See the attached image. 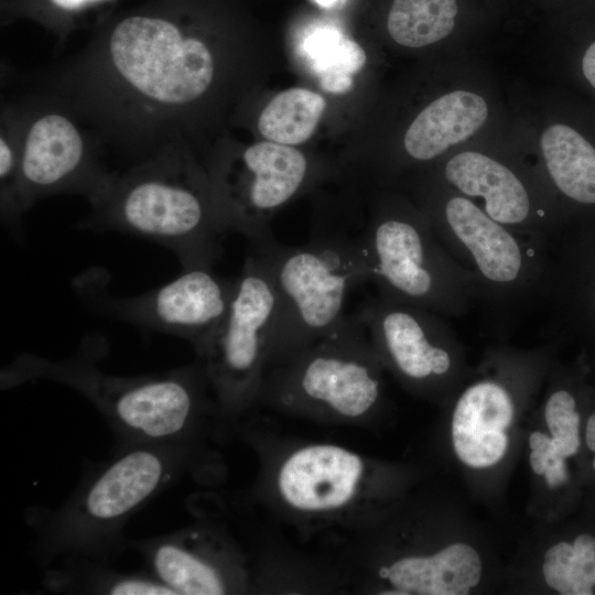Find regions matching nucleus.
I'll return each instance as SVG.
<instances>
[{
    "label": "nucleus",
    "mask_w": 595,
    "mask_h": 595,
    "mask_svg": "<svg viewBox=\"0 0 595 595\" xmlns=\"http://www.w3.org/2000/svg\"><path fill=\"white\" fill-rule=\"evenodd\" d=\"M100 335L84 338L61 359L21 353L2 368V390L47 380L79 393L101 414L117 445H204L220 441L217 403L203 363L159 372L116 375L99 367L107 354Z\"/></svg>",
    "instance_id": "1"
},
{
    "label": "nucleus",
    "mask_w": 595,
    "mask_h": 595,
    "mask_svg": "<svg viewBox=\"0 0 595 595\" xmlns=\"http://www.w3.org/2000/svg\"><path fill=\"white\" fill-rule=\"evenodd\" d=\"M209 459L204 445H116L62 505L25 510L33 559L42 569L67 556L112 563L130 548L128 521L184 476L199 478Z\"/></svg>",
    "instance_id": "2"
},
{
    "label": "nucleus",
    "mask_w": 595,
    "mask_h": 595,
    "mask_svg": "<svg viewBox=\"0 0 595 595\" xmlns=\"http://www.w3.org/2000/svg\"><path fill=\"white\" fill-rule=\"evenodd\" d=\"M204 183L180 149L166 150L110 172L88 198L90 212L78 226L155 242L172 251L182 269H213L228 231L213 187Z\"/></svg>",
    "instance_id": "3"
},
{
    "label": "nucleus",
    "mask_w": 595,
    "mask_h": 595,
    "mask_svg": "<svg viewBox=\"0 0 595 595\" xmlns=\"http://www.w3.org/2000/svg\"><path fill=\"white\" fill-rule=\"evenodd\" d=\"M425 215L451 257L469 274L475 304L502 336L549 292L551 249L493 219L462 194L447 195Z\"/></svg>",
    "instance_id": "4"
},
{
    "label": "nucleus",
    "mask_w": 595,
    "mask_h": 595,
    "mask_svg": "<svg viewBox=\"0 0 595 595\" xmlns=\"http://www.w3.org/2000/svg\"><path fill=\"white\" fill-rule=\"evenodd\" d=\"M249 248L266 260L277 295L268 368L331 334L345 316L348 293L370 282L361 234H315L296 247L274 238Z\"/></svg>",
    "instance_id": "5"
},
{
    "label": "nucleus",
    "mask_w": 595,
    "mask_h": 595,
    "mask_svg": "<svg viewBox=\"0 0 595 595\" xmlns=\"http://www.w3.org/2000/svg\"><path fill=\"white\" fill-rule=\"evenodd\" d=\"M382 364L357 313L327 336L268 368L259 402L337 421H363L385 400Z\"/></svg>",
    "instance_id": "6"
},
{
    "label": "nucleus",
    "mask_w": 595,
    "mask_h": 595,
    "mask_svg": "<svg viewBox=\"0 0 595 595\" xmlns=\"http://www.w3.org/2000/svg\"><path fill=\"white\" fill-rule=\"evenodd\" d=\"M554 342L532 349L497 346L448 399V436L458 463L491 470L509 455L519 414L547 380Z\"/></svg>",
    "instance_id": "7"
},
{
    "label": "nucleus",
    "mask_w": 595,
    "mask_h": 595,
    "mask_svg": "<svg viewBox=\"0 0 595 595\" xmlns=\"http://www.w3.org/2000/svg\"><path fill=\"white\" fill-rule=\"evenodd\" d=\"M361 236L379 296L444 317L464 316L475 305L469 274L444 248L425 215L385 209Z\"/></svg>",
    "instance_id": "8"
},
{
    "label": "nucleus",
    "mask_w": 595,
    "mask_h": 595,
    "mask_svg": "<svg viewBox=\"0 0 595 595\" xmlns=\"http://www.w3.org/2000/svg\"><path fill=\"white\" fill-rule=\"evenodd\" d=\"M275 311L266 260L249 248L230 307L204 354L196 357L212 386L223 440L259 402Z\"/></svg>",
    "instance_id": "9"
},
{
    "label": "nucleus",
    "mask_w": 595,
    "mask_h": 595,
    "mask_svg": "<svg viewBox=\"0 0 595 595\" xmlns=\"http://www.w3.org/2000/svg\"><path fill=\"white\" fill-rule=\"evenodd\" d=\"M382 364L412 393L448 401L470 374L444 316L381 296L356 312Z\"/></svg>",
    "instance_id": "10"
},
{
    "label": "nucleus",
    "mask_w": 595,
    "mask_h": 595,
    "mask_svg": "<svg viewBox=\"0 0 595 595\" xmlns=\"http://www.w3.org/2000/svg\"><path fill=\"white\" fill-rule=\"evenodd\" d=\"M237 277L210 268L183 269L165 284L137 295H115L91 272L75 288L85 304L104 316L186 340L196 357L204 354L232 302Z\"/></svg>",
    "instance_id": "11"
},
{
    "label": "nucleus",
    "mask_w": 595,
    "mask_h": 595,
    "mask_svg": "<svg viewBox=\"0 0 595 595\" xmlns=\"http://www.w3.org/2000/svg\"><path fill=\"white\" fill-rule=\"evenodd\" d=\"M130 549L174 595L239 594L250 585L241 549L226 530L206 520L130 540Z\"/></svg>",
    "instance_id": "12"
},
{
    "label": "nucleus",
    "mask_w": 595,
    "mask_h": 595,
    "mask_svg": "<svg viewBox=\"0 0 595 595\" xmlns=\"http://www.w3.org/2000/svg\"><path fill=\"white\" fill-rule=\"evenodd\" d=\"M240 164L234 178L215 180L213 193L227 231L261 245L275 238L269 217L302 188L309 162L300 150L268 140L246 148Z\"/></svg>",
    "instance_id": "13"
},
{
    "label": "nucleus",
    "mask_w": 595,
    "mask_h": 595,
    "mask_svg": "<svg viewBox=\"0 0 595 595\" xmlns=\"http://www.w3.org/2000/svg\"><path fill=\"white\" fill-rule=\"evenodd\" d=\"M20 196L28 210L37 201L62 193L91 197L110 172L66 110H44L19 139Z\"/></svg>",
    "instance_id": "14"
},
{
    "label": "nucleus",
    "mask_w": 595,
    "mask_h": 595,
    "mask_svg": "<svg viewBox=\"0 0 595 595\" xmlns=\"http://www.w3.org/2000/svg\"><path fill=\"white\" fill-rule=\"evenodd\" d=\"M374 476L371 464L346 447L313 443L290 452L273 477L284 507L296 515L332 518L358 507Z\"/></svg>",
    "instance_id": "15"
},
{
    "label": "nucleus",
    "mask_w": 595,
    "mask_h": 595,
    "mask_svg": "<svg viewBox=\"0 0 595 595\" xmlns=\"http://www.w3.org/2000/svg\"><path fill=\"white\" fill-rule=\"evenodd\" d=\"M443 176L462 195L482 198V208L502 225L549 249L561 240L556 217L536 204L526 182L507 164L477 151H464L447 160Z\"/></svg>",
    "instance_id": "16"
},
{
    "label": "nucleus",
    "mask_w": 595,
    "mask_h": 595,
    "mask_svg": "<svg viewBox=\"0 0 595 595\" xmlns=\"http://www.w3.org/2000/svg\"><path fill=\"white\" fill-rule=\"evenodd\" d=\"M484 574L482 552L456 538L380 562L375 571L376 591L385 595H468L479 587Z\"/></svg>",
    "instance_id": "17"
},
{
    "label": "nucleus",
    "mask_w": 595,
    "mask_h": 595,
    "mask_svg": "<svg viewBox=\"0 0 595 595\" xmlns=\"http://www.w3.org/2000/svg\"><path fill=\"white\" fill-rule=\"evenodd\" d=\"M550 379L539 408L541 424L527 437L528 463L531 472L550 490L569 480L567 459L581 445V414L572 389L561 376L549 369Z\"/></svg>",
    "instance_id": "18"
},
{
    "label": "nucleus",
    "mask_w": 595,
    "mask_h": 595,
    "mask_svg": "<svg viewBox=\"0 0 595 595\" xmlns=\"http://www.w3.org/2000/svg\"><path fill=\"white\" fill-rule=\"evenodd\" d=\"M485 99L467 90H455L426 106L405 132L403 144L416 161H431L451 145L467 140L486 122Z\"/></svg>",
    "instance_id": "19"
},
{
    "label": "nucleus",
    "mask_w": 595,
    "mask_h": 595,
    "mask_svg": "<svg viewBox=\"0 0 595 595\" xmlns=\"http://www.w3.org/2000/svg\"><path fill=\"white\" fill-rule=\"evenodd\" d=\"M60 565L44 569L42 584L56 594L174 595L150 571L116 570L111 563L83 556H67Z\"/></svg>",
    "instance_id": "20"
},
{
    "label": "nucleus",
    "mask_w": 595,
    "mask_h": 595,
    "mask_svg": "<svg viewBox=\"0 0 595 595\" xmlns=\"http://www.w3.org/2000/svg\"><path fill=\"white\" fill-rule=\"evenodd\" d=\"M540 147L555 190L581 206H595V148L563 123L545 129Z\"/></svg>",
    "instance_id": "21"
},
{
    "label": "nucleus",
    "mask_w": 595,
    "mask_h": 595,
    "mask_svg": "<svg viewBox=\"0 0 595 595\" xmlns=\"http://www.w3.org/2000/svg\"><path fill=\"white\" fill-rule=\"evenodd\" d=\"M461 14V0H392L387 30L402 46L423 47L448 36Z\"/></svg>",
    "instance_id": "22"
},
{
    "label": "nucleus",
    "mask_w": 595,
    "mask_h": 595,
    "mask_svg": "<svg viewBox=\"0 0 595 595\" xmlns=\"http://www.w3.org/2000/svg\"><path fill=\"white\" fill-rule=\"evenodd\" d=\"M324 98L305 88L278 94L262 110L258 128L269 141L294 145L306 141L315 131L325 109Z\"/></svg>",
    "instance_id": "23"
},
{
    "label": "nucleus",
    "mask_w": 595,
    "mask_h": 595,
    "mask_svg": "<svg viewBox=\"0 0 595 595\" xmlns=\"http://www.w3.org/2000/svg\"><path fill=\"white\" fill-rule=\"evenodd\" d=\"M303 55L321 86L329 93H345L351 87V76L366 63V54L358 43L334 28H320L304 39Z\"/></svg>",
    "instance_id": "24"
},
{
    "label": "nucleus",
    "mask_w": 595,
    "mask_h": 595,
    "mask_svg": "<svg viewBox=\"0 0 595 595\" xmlns=\"http://www.w3.org/2000/svg\"><path fill=\"white\" fill-rule=\"evenodd\" d=\"M543 583L561 595H591L595 587V537L577 536L572 542L558 541L543 552L540 564Z\"/></svg>",
    "instance_id": "25"
},
{
    "label": "nucleus",
    "mask_w": 595,
    "mask_h": 595,
    "mask_svg": "<svg viewBox=\"0 0 595 595\" xmlns=\"http://www.w3.org/2000/svg\"><path fill=\"white\" fill-rule=\"evenodd\" d=\"M582 71L588 83L595 88V42L588 46L583 56Z\"/></svg>",
    "instance_id": "26"
},
{
    "label": "nucleus",
    "mask_w": 595,
    "mask_h": 595,
    "mask_svg": "<svg viewBox=\"0 0 595 595\" xmlns=\"http://www.w3.org/2000/svg\"><path fill=\"white\" fill-rule=\"evenodd\" d=\"M101 1L105 0H50L51 3L64 11H77Z\"/></svg>",
    "instance_id": "27"
},
{
    "label": "nucleus",
    "mask_w": 595,
    "mask_h": 595,
    "mask_svg": "<svg viewBox=\"0 0 595 595\" xmlns=\"http://www.w3.org/2000/svg\"><path fill=\"white\" fill-rule=\"evenodd\" d=\"M585 443L587 448L595 453V412L589 415L587 419L586 428H585ZM592 465L595 469V457L592 462Z\"/></svg>",
    "instance_id": "28"
},
{
    "label": "nucleus",
    "mask_w": 595,
    "mask_h": 595,
    "mask_svg": "<svg viewBox=\"0 0 595 595\" xmlns=\"http://www.w3.org/2000/svg\"><path fill=\"white\" fill-rule=\"evenodd\" d=\"M322 7H331L336 0H315Z\"/></svg>",
    "instance_id": "29"
}]
</instances>
